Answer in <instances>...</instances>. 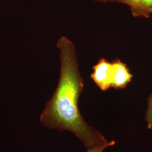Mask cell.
I'll use <instances>...</instances> for the list:
<instances>
[{
  "label": "cell",
  "instance_id": "52a82bcc",
  "mask_svg": "<svg viewBox=\"0 0 152 152\" xmlns=\"http://www.w3.org/2000/svg\"><path fill=\"white\" fill-rule=\"evenodd\" d=\"M98 2H113V0H94Z\"/></svg>",
  "mask_w": 152,
  "mask_h": 152
},
{
  "label": "cell",
  "instance_id": "3957f363",
  "mask_svg": "<svg viewBox=\"0 0 152 152\" xmlns=\"http://www.w3.org/2000/svg\"><path fill=\"white\" fill-rule=\"evenodd\" d=\"M112 64L111 87L114 88H125L130 82L132 75L124 63L119 59L114 60Z\"/></svg>",
  "mask_w": 152,
  "mask_h": 152
},
{
  "label": "cell",
  "instance_id": "277c9868",
  "mask_svg": "<svg viewBox=\"0 0 152 152\" xmlns=\"http://www.w3.org/2000/svg\"><path fill=\"white\" fill-rule=\"evenodd\" d=\"M130 9L135 17L149 18L152 14V0H117Z\"/></svg>",
  "mask_w": 152,
  "mask_h": 152
},
{
  "label": "cell",
  "instance_id": "6da1fadb",
  "mask_svg": "<svg viewBox=\"0 0 152 152\" xmlns=\"http://www.w3.org/2000/svg\"><path fill=\"white\" fill-rule=\"evenodd\" d=\"M60 51V73L58 86L47 102L40 121L51 129L69 131L81 140L87 149L108 143L105 137L88 125L78 107L83 82L74 44L63 36L57 42Z\"/></svg>",
  "mask_w": 152,
  "mask_h": 152
},
{
  "label": "cell",
  "instance_id": "7a4b0ae2",
  "mask_svg": "<svg viewBox=\"0 0 152 152\" xmlns=\"http://www.w3.org/2000/svg\"><path fill=\"white\" fill-rule=\"evenodd\" d=\"M94 72L91 77L102 90L105 91L110 88L112 83V63L102 59L97 64L93 66Z\"/></svg>",
  "mask_w": 152,
  "mask_h": 152
},
{
  "label": "cell",
  "instance_id": "5b68a950",
  "mask_svg": "<svg viewBox=\"0 0 152 152\" xmlns=\"http://www.w3.org/2000/svg\"><path fill=\"white\" fill-rule=\"evenodd\" d=\"M145 120L149 129H152V93L147 99V108L145 112Z\"/></svg>",
  "mask_w": 152,
  "mask_h": 152
},
{
  "label": "cell",
  "instance_id": "8992f818",
  "mask_svg": "<svg viewBox=\"0 0 152 152\" xmlns=\"http://www.w3.org/2000/svg\"><path fill=\"white\" fill-rule=\"evenodd\" d=\"M115 141H110L108 143L101 145H98L95 147H93L92 148L87 149V152H103L104 150L106 148L110 146H112L114 145Z\"/></svg>",
  "mask_w": 152,
  "mask_h": 152
}]
</instances>
